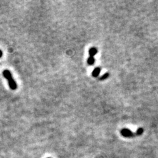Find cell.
Here are the masks:
<instances>
[{
	"instance_id": "1",
	"label": "cell",
	"mask_w": 158,
	"mask_h": 158,
	"mask_svg": "<svg viewBox=\"0 0 158 158\" xmlns=\"http://www.w3.org/2000/svg\"><path fill=\"white\" fill-rule=\"evenodd\" d=\"M3 75H4V77L7 80L8 83H9V88L13 90H15L17 88V83L14 80L11 73L9 70H4V72H3Z\"/></svg>"
},
{
	"instance_id": "2",
	"label": "cell",
	"mask_w": 158,
	"mask_h": 158,
	"mask_svg": "<svg viewBox=\"0 0 158 158\" xmlns=\"http://www.w3.org/2000/svg\"><path fill=\"white\" fill-rule=\"evenodd\" d=\"M121 135L122 137H126V138H132L134 137L135 136V134L134 132H132L131 130L128 129H122L121 130Z\"/></svg>"
},
{
	"instance_id": "3",
	"label": "cell",
	"mask_w": 158,
	"mask_h": 158,
	"mask_svg": "<svg viewBox=\"0 0 158 158\" xmlns=\"http://www.w3.org/2000/svg\"><path fill=\"white\" fill-rule=\"evenodd\" d=\"M98 53V50L95 48V47H92L88 51V53H89V57H94V56H96Z\"/></svg>"
},
{
	"instance_id": "4",
	"label": "cell",
	"mask_w": 158,
	"mask_h": 158,
	"mask_svg": "<svg viewBox=\"0 0 158 158\" xmlns=\"http://www.w3.org/2000/svg\"><path fill=\"white\" fill-rule=\"evenodd\" d=\"M101 72V68L100 67H96L95 68L94 70H93V72H92V77L94 78H96L99 76L100 73Z\"/></svg>"
},
{
	"instance_id": "5",
	"label": "cell",
	"mask_w": 158,
	"mask_h": 158,
	"mask_svg": "<svg viewBox=\"0 0 158 158\" xmlns=\"http://www.w3.org/2000/svg\"><path fill=\"white\" fill-rule=\"evenodd\" d=\"M87 63L89 65H93L95 63V59L93 57H89L87 60Z\"/></svg>"
},
{
	"instance_id": "6",
	"label": "cell",
	"mask_w": 158,
	"mask_h": 158,
	"mask_svg": "<svg viewBox=\"0 0 158 158\" xmlns=\"http://www.w3.org/2000/svg\"><path fill=\"white\" fill-rule=\"evenodd\" d=\"M143 132H144V129H142V128H138L137 130V132H136L135 135L137 136H140L143 134Z\"/></svg>"
},
{
	"instance_id": "7",
	"label": "cell",
	"mask_w": 158,
	"mask_h": 158,
	"mask_svg": "<svg viewBox=\"0 0 158 158\" xmlns=\"http://www.w3.org/2000/svg\"><path fill=\"white\" fill-rule=\"evenodd\" d=\"M109 77H110V74H109L108 73H105L104 75H102V77H101L100 78V80H105V79H107Z\"/></svg>"
},
{
	"instance_id": "8",
	"label": "cell",
	"mask_w": 158,
	"mask_h": 158,
	"mask_svg": "<svg viewBox=\"0 0 158 158\" xmlns=\"http://www.w3.org/2000/svg\"><path fill=\"white\" fill-rule=\"evenodd\" d=\"M3 56V53H2V51L0 50V58H1Z\"/></svg>"
},
{
	"instance_id": "9",
	"label": "cell",
	"mask_w": 158,
	"mask_h": 158,
	"mask_svg": "<svg viewBox=\"0 0 158 158\" xmlns=\"http://www.w3.org/2000/svg\"><path fill=\"white\" fill-rule=\"evenodd\" d=\"M48 158H51V157H48Z\"/></svg>"
}]
</instances>
